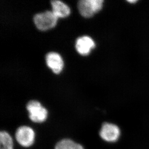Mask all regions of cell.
Here are the masks:
<instances>
[{
  "mask_svg": "<svg viewBox=\"0 0 149 149\" xmlns=\"http://www.w3.org/2000/svg\"><path fill=\"white\" fill-rule=\"evenodd\" d=\"M33 19L37 28L45 31L55 27L58 17L54 14L53 12L47 11L35 15Z\"/></svg>",
  "mask_w": 149,
  "mask_h": 149,
  "instance_id": "cell-1",
  "label": "cell"
},
{
  "mask_svg": "<svg viewBox=\"0 0 149 149\" xmlns=\"http://www.w3.org/2000/svg\"><path fill=\"white\" fill-rule=\"evenodd\" d=\"M103 0H80L78 2L79 13L84 17H90L101 10Z\"/></svg>",
  "mask_w": 149,
  "mask_h": 149,
  "instance_id": "cell-2",
  "label": "cell"
},
{
  "mask_svg": "<svg viewBox=\"0 0 149 149\" xmlns=\"http://www.w3.org/2000/svg\"><path fill=\"white\" fill-rule=\"evenodd\" d=\"M27 110L29 113L31 121L37 123L44 122L47 117V111L36 100H31L27 104Z\"/></svg>",
  "mask_w": 149,
  "mask_h": 149,
  "instance_id": "cell-3",
  "label": "cell"
},
{
  "mask_svg": "<svg viewBox=\"0 0 149 149\" xmlns=\"http://www.w3.org/2000/svg\"><path fill=\"white\" fill-rule=\"evenodd\" d=\"M16 140L22 146L29 147L34 142L35 133L29 127L21 126L18 127L15 133Z\"/></svg>",
  "mask_w": 149,
  "mask_h": 149,
  "instance_id": "cell-4",
  "label": "cell"
},
{
  "mask_svg": "<svg viewBox=\"0 0 149 149\" xmlns=\"http://www.w3.org/2000/svg\"><path fill=\"white\" fill-rule=\"evenodd\" d=\"M100 135L101 139L106 141L116 142L120 136V130L116 125L104 123L100 130Z\"/></svg>",
  "mask_w": 149,
  "mask_h": 149,
  "instance_id": "cell-5",
  "label": "cell"
},
{
  "mask_svg": "<svg viewBox=\"0 0 149 149\" xmlns=\"http://www.w3.org/2000/svg\"><path fill=\"white\" fill-rule=\"evenodd\" d=\"M47 65L54 73L58 74L62 70L63 62L62 58L58 54L50 52L47 54L45 57Z\"/></svg>",
  "mask_w": 149,
  "mask_h": 149,
  "instance_id": "cell-6",
  "label": "cell"
},
{
  "mask_svg": "<svg viewBox=\"0 0 149 149\" xmlns=\"http://www.w3.org/2000/svg\"><path fill=\"white\" fill-rule=\"evenodd\" d=\"M95 47L94 42L89 37L87 36L78 38L75 44V47L80 54L86 56L89 53L92 49Z\"/></svg>",
  "mask_w": 149,
  "mask_h": 149,
  "instance_id": "cell-7",
  "label": "cell"
},
{
  "mask_svg": "<svg viewBox=\"0 0 149 149\" xmlns=\"http://www.w3.org/2000/svg\"><path fill=\"white\" fill-rule=\"evenodd\" d=\"M52 12L57 17H65L69 16L70 9L66 4L60 1H51Z\"/></svg>",
  "mask_w": 149,
  "mask_h": 149,
  "instance_id": "cell-8",
  "label": "cell"
},
{
  "mask_svg": "<svg viewBox=\"0 0 149 149\" xmlns=\"http://www.w3.org/2000/svg\"><path fill=\"white\" fill-rule=\"evenodd\" d=\"M55 149H84L80 144L71 139H65L59 141L55 146Z\"/></svg>",
  "mask_w": 149,
  "mask_h": 149,
  "instance_id": "cell-9",
  "label": "cell"
},
{
  "mask_svg": "<svg viewBox=\"0 0 149 149\" xmlns=\"http://www.w3.org/2000/svg\"><path fill=\"white\" fill-rule=\"evenodd\" d=\"M0 149H13V139L5 131L0 132Z\"/></svg>",
  "mask_w": 149,
  "mask_h": 149,
  "instance_id": "cell-10",
  "label": "cell"
},
{
  "mask_svg": "<svg viewBox=\"0 0 149 149\" xmlns=\"http://www.w3.org/2000/svg\"><path fill=\"white\" fill-rule=\"evenodd\" d=\"M137 1L136 0H130V1H128V2L130 3H136Z\"/></svg>",
  "mask_w": 149,
  "mask_h": 149,
  "instance_id": "cell-11",
  "label": "cell"
}]
</instances>
